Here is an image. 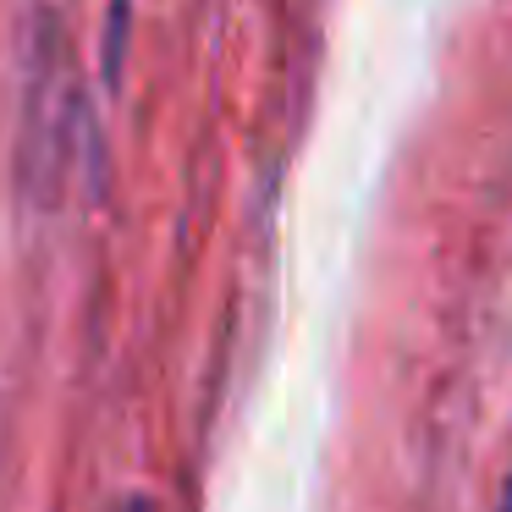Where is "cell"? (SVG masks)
<instances>
[{
  "label": "cell",
  "mask_w": 512,
  "mask_h": 512,
  "mask_svg": "<svg viewBox=\"0 0 512 512\" xmlns=\"http://www.w3.org/2000/svg\"><path fill=\"white\" fill-rule=\"evenodd\" d=\"M122 512H155V507H149V501H127Z\"/></svg>",
  "instance_id": "1"
}]
</instances>
